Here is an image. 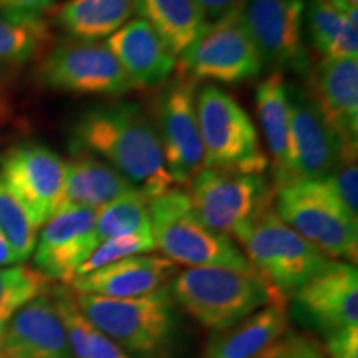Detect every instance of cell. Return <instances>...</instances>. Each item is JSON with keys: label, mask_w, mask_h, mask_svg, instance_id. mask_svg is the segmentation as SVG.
<instances>
[{"label": "cell", "mask_w": 358, "mask_h": 358, "mask_svg": "<svg viewBox=\"0 0 358 358\" xmlns=\"http://www.w3.org/2000/svg\"><path fill=\"white\" fill-rule=\"evenodd\" d=\"M71 150L108 163L150 199L174 185L153 118L138 103L116 101L87 111L75 127Z\"/></svg>", "instance_id": "cell-1"}, {"label": "cell", "mask_w": 358, "mask_h": 358, "mask_svg": "<svg viewBox=\"0 0 358 358\" xmlns=\"http://www.w3.org/2000/svg\"><path fill=\"white\" fill-rule=\"evenodd\" d=\"M174 302L203 327L222 332L284 295L259 274L224 267H189L169 285Z\"/></svg>", "instance_id": "cell-2"}, {"label": "cell", "mask_w": 358, "mask_h": 358, "mask_svg": "<svg viewBox=\"0 0 358 358\" xmlns=\"http://www.w3.org/2000/svg\"><path fill=\"white\" fill-rule=\"evenodd\" d=\"M80 310L93 325L138 358H166L178 330L176 302L169 287L131 299L77 294Z\"/></svg>", "instance_id": "cell-3"}, {"label": "cell", "mask_w": 358, "mask_h": 358, "mask_svg": "<svg viewBox=\"0 0 358 358\" xmlns=\"http://www.w3.org/2000/svg\"><path fill=\"white\" fill-rule=\"evenodd\" d=\"M150 217L155 249L174 264L257 274L229 236L214 232L199 221L187 192L171 187L151 199Z\"/></svg>", "instance_id": "cell-4"}, {"label": "cell", "mask_w": 358, "mask_h": 358, "mask_svg": "<svg viewBox=\"0 0 358 358\" xmlns=\"http://www.w3.org/2000/svg\"><path fill=\"white\" fill-rule=\"evenodd\" d=\"M274 211L327 257L357 262L358 221L347 213L324 181L277 186Z\"/></svg>", "instance_id": "cell-5"}, {"label": "cell", "mask_w": 358, "mask_h": 358, "mask_svg": "<svg viewBox=\"0 0 358 358\" xmlns=\"http://www.w3.org/2000/svg\"><path fill=\"white\" fill-rule=\"evenodd\" d=\"M254 271L280 295L294 294L325 267L329 257L277 216L274 208L237 231Z\"/></svg>", "instance_id": "cell-6"}, {"label": "cell", "mask_w": 358, "mask_h": 358, "mask_svg": "<svg viewBox=\"0 0 358 358\" xmlns=\"http://www.w3.org/2000/svg\"><path fill=\"white\" fill-rule=\"evenodd\" d=\"M196 111L204 151L203 168L254 174L266 171L268 158L259 143L257 129L231 93L217 85H206L196 95Z\"/></svg>", "instance_id": "cell-7"}, {"label": "cell", "mask_w": 358, "mask_h": 358, "mask_svg": "<svg viewBox=\"0 0 358 358\" xmlns=\"http://www.w3.org/2000/svg\"><path fill=\"white\" fill-rule=\"evenodd\" d=\"M187 198L192 211L206 227L234 236L274 208L275 187L264 174L203 168L191 179Z\"/></svg>", "instance_id": "cell-8"}, {"label": "cell", "mask_w": 358, "mask_h": 358, "mask_svg": "<svg viewBox=\"0 0 358 358\" xmlns=\"http://www.w3.org/2000/svg\"><path fill=\"white\" fill-rule=\"evenodd\" d=\"M198 80L181 71L169 80L155 103V127L163 148L164 166L173 182L186 185L203 169L196 95Z\"/></svg>", "instance_id": "cell-9"}, {"label": "cell", "mask_w": 358, "mask_h": 358, "mask_svg": "<svg viewBox=\"0 0 358 358\" xmlns=\"http://www.w3.org/2000/svg\"><path fill=\"white\" fill-rule=\"evenodd\" d=\"M243 6L206 25L199 38L181 53L182 71L196 80L234 85L254 80L264 70L256 45L245 30Z\"/></svg>", "instance_id": "cell-10"}, {"label": "cell", "mask_w": 358, "mask_h": 358, "mask_svg": "<svg viewBox=\"0 0 358 358\" xmlns=\"http://www.w3.org/2000/svg\"><path fill=\"white\" fill-rule=\"evenodd\" d=\"M290 127L287 161L274 185L287 182L320 181L347 158H357L348 153L335 133L327 127L308 90L289 85Z\"/></svg>", "instance_id": "cell-11"}, {"label": "cell", "mask_w": 358, "mask_h": 358, "mask_svg": "<svg viewBox=\"0 0 358 358\" xmlns=\"http://www.w3.org/2000/svg\"><path fill=\"white\" fill-rule=\"evenodd\" d=\"M38 78L45 87L75 95L123 96L136 88L101 42L65 40L43 58Z\"/></svg>", "instance_id": "cell-12"}, {"label": "cell", "mask_w": 358, "mask_h": 358, "mask_svg": "<svg viewBox=\"0 0 358 358\" xmlns=\"http://www.w3.org/2000/svg\"><path fill=\"white\" fill-rule=\"evenodd\" d=\"M241 12L266 69L279 73L310 70L303 34V0H244Z\"/></svg>", "instance_id": "cell-13"}, {"label": "cell", "mask_w": 358, "mask_h": 358, "mask_svg": "<svg viewBox=\"0 0 358 358\" xmlns=\"http://www.w3.org/2000/svg\"><path fill=\"white\" fill-rule=\"evenodd\" d=\"M0 178L37 229L64 203L65 161L48 146L25 143L12 148L2 159Z\"/></svg>", "instance_id": "cell-14"}, {"label": "cell", "mask_w": 358, "mask_h": 358, "mask_svg": "<svg viewBox=\"0 0 358 358\" xmlns=\"http://www.w3.org/2000/svg\"><path fill=\"white\" fill-rule=\"evenodd\" d=\"M96 209L64 204L37 237L35 268L48 280L70 284L78 267L96 248Z\"/></svg>", "instance_id": "cell-15"}, {"label": "cell", "mask_w": 358, "mask_h": 358, "mask_svg": "<svg viewBox=\"0 0 358 358\" xmlns=\"http://www.w3.org/2000/svg\"><path fill=\"white\" fill-rule=\"evenodd\" d=\"M297 310L324 337L358 327V274L355 264L329 261L295 290Z\"/></svg>", "instance_id": "cell-16"}, {"label": "cell", "mask_w": 358, "mask_h": 358, "mask_svg": "<svg viewBox=\"0 0 358 358\" xmlns=\"http://www.w3.org/2000/svg\"><path fill=\"white\" fill-rule=\"evenodd\" d=\"M0 358H73L50 290L25 303L6 325Z\"/></svg>", "instance_id": "cell-17"}, {"label": "cell", "mask_w": 358, "mask_h": 358, "mask_svg": "<svg viewBox=\"0 0 358 358\" xmlns=\"http://www.w3.org/2000/svg\"><path fill=\"white\" fill-rule=\"evenodd\" d=\"M310 93L327 123L348 153L358 146V60L322 58L312 75Z\"/></svg>", "instance_id": "cell-18"}, {"label": "cell", "mask_w": 358, "mask_h": 358, "mask_svg": "<svg viewBox=\"0 0 358 358\" xmlns=\"http://www.w3.org/2000/svg\"><path fill=\"white\" fill-rule=\"evenodd\" d=\"M105 43L136 88L164 83L176 69V55L143 19L127 22Z\"/></svg>", "instance_id": "cell-19"}, {"label": "cell", "mask_w": 358, "mask_h": 358, "mask_svg": "<svg viewBox=\"0 0 358 358\" xmlns=\"http://www.w3.org/2000/svg\"><path fill=\"white\" fill-rule=\"evenodd\" d=\"M174 262L163 256H131L75 277L70 289L77 294H92L108 299H131L164 287L174 272Z\"/></svg>", "instance_id": "cell-20"}, {"label": "cell", "mask_w": 358, "mask_h": 358, "mask_svg": "<svg viewBox=\"0 0 358 358\" xmlns=\"http://www.w3.org/2000/svg\"><path fill=\"white\" fill-rule=\"evenodd\" d=\"M284 332H287L285 301L272 302L231 329L217 332L204 358H257Z\"/></svg>", "instance_id": "cell-21"}, {"label": "cell", "mask_w": 358, "mask_h": 358, "mask_svg": "<svg viewBox=\"0 0 358 358\" xmlns=\"http://www.w3.org/2000/svg\"><path fill=\"white\" fill-rule=\"evenodd\" d=\"M136 189L122 173L96 156L78 153L65 163L64 204L100 209Z\"/></svg>", "instance_id": "cell-22"}, {"label": "cell", "mask_w": 358, "mask_h": 358, "mask_svg": "<svg viewBox=\"0 0 358 358\" xmlns=\"http://www.w3.org/2000/svg\"><path fill=\"white\" fill-rule=\"evenodd\" d=\"M136 12V0H69L57 20L73 40L100 42L118 32Z\"/></svg>", "instance_id": "cell-23"}, {"label": "cell", "mask_w": 358, "mask_h": 358, "mask_svg": "<svg viewBox=\"0 0 358 358\" xmlns=\"http://www.w3.org/2000/svg\"><path fill=\"white\" fill-rule=\"evenodd\" d=\"M166 42L174 55L191 47L208 25L196 0H136V12Z\"/></svg>", "instance_id": "cell-24"}, {"label": "cell", "mask_w": 358, "mask_h": 358, "mask_svg": "<svg viewBox=\"0 0 358 358\" xmlns=\"http://www.w3.org/2000/svg\"><path fill=\"white\" fill-rule=\"evenodd\" d=\"M256 106L275 179L285 166L289 150L290 100L289 83L285 82L284 73L271 71L268 77L259 83L256 92Z\"/></svg>", "instance_id": "cell-25"}, {"label": "cell", "mask_w": 358, "mask_h": 358, "mask_svg": "<svg viewBox=\"0 0 358 358\" xmlns=\"http://www.w3.org/2000/svg\"><path fill=\"white\" fill-rule=\"evenodd\" d=\"M53 301L64 322L73 358H134L118 343L101 334L83 315L75 301V292L69 287L50 290Z\"/></svg>", "instance_id": "cell-26"}, {"label": "cell", "mask_w": 358, "mask_h": 358, "mask_svg": "<svg viewBox=\"0 0 358 358\" xmlns=\"http://www.w3.org/2000/svg\"><path fill=\"white\" fill-rule=\"evenodd\" d=\"M48 40L50 30L42 15L0 12V69L32 60Z\"/></svg>", "instance_id": "cell-27"}, {"label": "cell", "mask_w": 358, "mask_h": 358, "mask_svg": "<svg viewBox=\"0 0 358 358\" xmlns=\"http://www.w3.org/2000/svg\"><path fill=\"white\" fill-rule=\"evenodd\" d=\"M150 198L134 189L96 211V244L116 236L151 234Z\"/></svg>", "instance_id": "cell-28"}, {"label": "cell", "mask_w": 358, "mask_h": 358, "mask_svg": "<svg viewBox=\"0 0 358 358\" xmlns=\"http://www.w3.org/2000/svg\"><path fill=\"white\" fill-rule=\"evenodd\" d=\"M48 290V279L29 266L0 267V334L25 303Z\"/></svg>", "instance_id": "cell-29"}, {"label": "cell", "mask_w": 358, "mask_h": 358, "mask_svg": "<svg viewBox=\"0 0 358 358\" xmlns=\"http://www.w3.org/2000/svg\"><path fill=\"white\" fill-rule=\"evenodd\" d=\"M0 231L6 236L19 262L34 256L38 229L0 178Z\"/></svg>", "instance_id": "cell-30"}, {"label": "cell", "mask_w": 358, "mask_h": 358, "mask_svg": "<svg viewBox=\"0 0 358 358\" xmlns=\"http://www.w3.org/2000/svg\"><path fill=\"white\" fill-rule=\"evenodd\" d=\"M347 0H310L303 12V34L313 52L325 57L330 43L337 37L347 15Z\"/></svg>", "instance_id": "cell-31"}, {"label": "cell", "mask_w": 358, "mask_h": 358, "mask_svg": "<svg viewBox=\"0 0 358 358\" xmlns=\"http://www.w3.org/2000/svg\"><path fill=\"white\" fill-rule=\"evenodd\" d=\"M155 249L153 234H128L116 236L103 241L95 248L90 257L78 267L75 277L90 274V272L101 268L108 264L118 262L122 259L131 256H141V254H150Z\"/></svg>", "instance_id": "cell-32"}, {"label": "cell", "mask_w": 358, "mask_h": 358, "mask_svg": "<svg viewBox=\"0 0 358 358\" xmlns=\"http://www.w3.org/2000/svg\"><path fill=\"white\" fill-rule=\"evenodd\" d=\"M324 181L338 203L353 219H358V168L357 158H347Z\"/></svg>", "instance_id": "cell-33"}, {"label": "cell", "mask_w": 358, "mask_h": 358, "mask_svg": "<svg viewBox=\"0 0 358 358\" xmlns=\"http://www.w3.org/2000/svg\"><path fill=\"white\" fill-rule=\"evenodd\" d=\"M257 358H327V353L308 335L284 332Z\"/></svg>", "instance_id": "cell-34"}, {"label": "cell", "mask_w": 358, "mask_h": 358, "mask_svg": "<svg viewBox=\"0 0 358 358\" xmlns=\"http://www.w3.org/2000/svg\"><path fill=\"white\" fill-rule=\"evenodd\" d=\"M327 358H358V327L325 337Z\"/></svg>", "instance_id": "cell-35"}, {"label": "cell", "mask_w": 358, "mask_h": 358, "mask_svg": "<svg viewBox=\"0 0 358 358\" xmlns=\"http://www.w3.org/2000/svg\"><path fill=\"white\" fill-rule=\"evenodd\" d=\"M358 25L345 22L337 37L330 43L324 58H357L358 57Z\"/></svg>", "instance_id": "cell-36"}, {"label": "cell", "mask_w": 358, "mask_h": 358, "mask_svg": "<svg viewBox=\"0 0 358 358\" xmlns=\"http://www.w3.org/2000/svg\"><path fill=\"white\" fill-rule=\"evenodd\" d=\"M55 6V0H0V12L43 15Z\"/></svg>", "instance_id": "cell-37"}, {"label": "cell", "mask_w": 358, "mask_h": 358, "mask_svg": "<svg viewBox=\"0 0 358 358\" xmlns=\"http://www.w3.org/2000/svg\"><path fill=\"white\" fill-rule=\"evenodd\" d=\"M196 3L203 12L206 22L211 24V22L219 20L226 13L243 6L244 0H196Z\"/></svg>", "instance_id": "cell-38"}, {"label": "cell", "mask_w": 358, "mask_h": 358, "mask_svg": "<svg viewBox=\"0 0 358 358\" xmlns=\"http://www.w3.org/2000/svg\"><path fill=\"white\" fill-rule=\"evenodd\" d=\"M15 264H20L19 259H17L15 252H13L10 244H8V241L6 239V236L0 231V267L15 266Z\"/></svg>", "instance_id": "cell-39"}, {"label": "cell", "mask_w": 358, "mask_h": 358, "mask_svg": "<svg viewBox=\"0 0 358 358\" xmlns=\"http://www.w3.org/2000/svg\"><path fill=\"white\" fill-rule=\"evenodd\" d=\"M3 106H6V103H3L2 98H0V113H2V111H3Z\"/></svg>", "instance_id": "cell-40"}, {"label": "cell", "mask_w": 358, "mask_h": 358, "mask_svg": "<svg viewBox=\"0 0 358 358\" xmlns=\"http://www.w3.org/2000/svg\"><path fill=\"white\" fill-rule=\"evenodd\" d=\"M347 2H348V3H352V6H357L358 0H347Z\"/></svg>", "instance_id": "cell-41"}]
</instances>
